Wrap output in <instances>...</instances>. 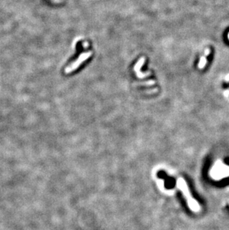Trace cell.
I'll return each instance as SVG.
<instances>
[{
  "instance_id": "obj_1",
  "label": "cell",
  "mask_w": 229,
  "mask_h": 230,
  "mask_svg": "<svg viewBox=\"0 0 229 230\" xmlns=\"http://www.w3.org/2000/svg\"><path fill=\"white\" fill-rule=\"evenodd\" d=\"M177 186L179 189H181V191H182L184 194L185 197H186L187 201H188V204L190 209L194 212H199L200 210V206L196 201L191 197L190 194V191L188 187V185L183 180L182 178H179L177 180Z\"/></svg>"
},
{
  "instance_id": "obj_2",
  "label": "cell",
  "mask_w": 229,
  "mask_h": 230,
  "mask_svg": "<svg viewBox=\"0 0 229 230\" xmlns=\"http://www.w3.org/2000/svg\"><path fill=\"white\" fill-rule=\"evenodd\" d=\"M91 55H92V52H91V51L87 52L82 53V54L78 57V58L75 60V61L72 63L71 65L68 66V67H66V69H65V73L69 74L71 73V72H74V70L77 69L83 62L86 61L88 58H90Z\"/></svg>"
},
{
  "instance_id": "obj_3",
  "label": "cell",
  "mask_w": 229,
  "mask_h": 230,
  "mask_svg": "<svg viewBox=\"0 0 229 230\" xmlns=\"http://www.w3.org/2000/svg\"><path fill=\"white\" fill-rule=\"evenodd\" d=\"M145 60H146V58H144V57H142V58H141L140 60H138V62L136 63V64L135 65V67H134V71L135 72V74H136L137 77H138V78H145V77H147V76L149 75H151V72H146V73H143V72H141V68H142V66L144 65Z\"/></svg>"
},
{
  "instance_id": "obj_4",
  "label": "cell",
  "mask_w": 229,
  "mask_h": 230,
  "mask_svg": "<svg viewBox=\"0 0 229 230\" xmlns=\"http://www.w3.org/2000/svg\"><path fill=\"white\" fill-rule=\"evenodd\" d=\"M156 81H153V80H151V81H145V82H135L133 83V86H152V85H154Z\"/></svg>"
},
{
  "instance_id": "obj_5",
  "label": "cell",
  "mask_w": 229,
  "mask_h": 230,
  "mask_svg": "<svg viewBox=\"0 0 229 230\" xmlns=\"http://www.w3.org/2000/svg\"><path fill=\"white\" fill-rule=\"evenodd\" d=\"M206 58H205V57H202L201 59H200V61H199V69H202V68L205 67V64H206Z\"/></svg>"
},
{
  "instance_id": "obj_6",
  "label": "cell",
  "mask_w": 229,
  "mask_h": 230,
  "mask_svg": "<svg viewBox=\"0 0 229 230\" xmlns=\"http://www.w3.org/2000/svg\"><path fill=\"white\" fill-rule=\"evenodd\" d=\"M158 92V89L157 88H155L153 89H151V90H147V91H144V93H147V94H151V93H153V92Z\"/></svg>"
},
{
  "instance_id": "obj_7",
  "label": "cell",
  "mask_w": 229,
  "mask_h": 230,
  "mask_svg": "<svg viewBox=\"0 0 229 230\" xmlns=\"http://www.w3.org/2000/svg\"><path fill=\"white\" fill-rule=\"evenodd\" d=\"M228 38H229V35H228Z\"/></svg>"
}]
</instances>
